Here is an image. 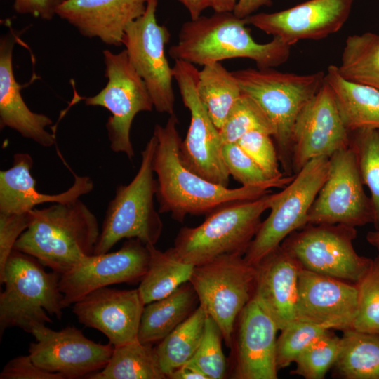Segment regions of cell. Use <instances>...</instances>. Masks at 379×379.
Listing matches in <instances>:
<instances>
[{
    "mask_svg": "<svg viewBox=\"0 0 379 379\" xmlns=\"http://www.w3.org/2000/svg\"><path fill=\"white\" fill-rule=\"evenodd\" d=\"M175 114L165 125L156 124L157 145L152 167L157 179L156 197L160 213L182 222L187 215L208 214L217 208L237 201L258 199L270 190L258 186L230 189L212 182L187 168L180 157L181 138Z\"/></svg>",
    "mask_w": 379,
    "mask_h": 379,
    "instance_id": "obj_1",
    "label": "cell"
},
{
    "mask_svg": "<svg viewBox=\"0 0 379 379\" xmlns=\"http://www.w3.org/2000/svg\"><path fill=\"white\" fill-rule=\"evenodd\" d=\"M244 19L232 12H215L185 22L178 41L168 50L174 60L204 66L233 58H248L258 68H274L286 62L291 46L279 38L265 44L252 37Z\"/></svg>",
    "mask_w": 379,
    "mask_h": 379,
    "instance_id": "obj_2",
    "label": "cell"
},
{
    "mask_svg": "<svg viewBox=\"0 0 379 379\" xmlns=\"http://www.w3.org/2000/svg\"><path fill=\"white\" fill-rule=\"evenodd\" d=\"M29 224L14 249L37 259L60 275L94 253L100 229L80 199L29 211Z\"/></svg>",
    "mask_w": 379,
    "mask_h": 379,
    "instance_id": "obj_3",
    "label": "cell"
},
{
    "mask_svg": "<svg viewBox=\"0 0 379 379\" xmlns=\"http://www.w3.org/2000/svg\"><path fill=\"white\" fill-rule=\"evenodd\" d=\"M243 93L265 112L273 128L280 166L285 176L293 175L292 135L295 121L324 81L325 74L281 72L274 68L232 71Z\"/></svg>",
    "mask_w": 379,
    "mask_h": 379,
    "instance_id": "obj_4",
    "label": "cell"
},
{
    "mask_svg": "<svg viewBox=\"0 0 379 379\" xmlns=\"http://www.w3.org/2000/svg\"><path fill=\"white\" fill-rule=\"evenodd\" d=\"M278 197L270 192L252 200L222 205L194 227H182L169 250L180 260L199 265L227 255L244 256L262 222L261 216Z\"/></svg>",
    "mask_w": 379,
    "mask_h": 379,
    "instance_id": "obj_5",
    "label": "cell"
},
{
    "mask_svg": "<svg viewBox=\"0 0 379 379\" xmlns=\"http://www.w3.org/2000/svg\"><path fill=\"white\" fill-rule=\"evenodd\" d=\"M60 274L46 272L35 258L13 250L8 257L0 283V336L7 328L17 327L30 333L38 325L52 323L48 314L60 319L63 294Z\"/></svg>",
    "mask_w": 379,
    "mask_h": 379,
    "instance_id": "obj_6",
    "label": "cell"
},
{
    "mask_svg": "<svg viewBox=\"0 0 379 379\" xmlns=\"http://www.w3.org/2000/svg\"><path fill=\"white\" fill-rule=\"evenodd\" d=\"M157 145L153 135L141 152V163L133 180L119 185L108 204L93 254H102L123 239H138L145 245H155L163 223L154 205L157 180L152 161Z\"/></svg>",
    "mask_w": 379,
    "mask_h": 379,
    "instance_id": "obj_7",
    "label": "cell"
},
{
    "mask_svg": "<svg viewBox=\"0 0 379 379\" xmlns=\"http://www.w3.org/2000/svg\"><path fill=\"white\" fill-rule=\"evenodd\" d=\"M256 267L244 256L227 255L194 266L190 282L199 306L220 327L231 347L237 318L254 294Z\"/></svg>",
    "mask_w": 379,
    "mask_h": 379,
    "instance_id": "obj_8",
    "label": "cell"
},
{
    "mask_svg": "<svg viewBox=\"0 0 379 379\" xmlns=\"http://www.w3.org/2000/svg\"><path fill=\"white\" fill-rule=\"evenodd\" d=\"M356 227L343 224H307L281 246L302 270L353 284L368 272L373 259L359 255L353 241Z\"/></svg>",
    "mask_w": 379,
    "mask_h": 379,
    "instance_id": "obj_9",
    "label": "cell"
},
{
    "mask_svg": "<svg viewBox=\"0 0 379 379\" xmlns=\"http://www.w3.org/2000/svg\"><path fill=\"white\" fill-rule=\"evenodd\" d=\"M329 158L310 160L297 173L270 207L244 255L256 266L267 255L279 246L292 232L307 224L309 211L328 173Z\"/></svg>",
    "mask_w": 379,
    "mask_h": 379,
    "instance_id": "obj_10",
    "label": "cell"
},
{
    "mask_svg": "<svg viewBox=\"0 0 379 379\" xmlns=\"http://www.w3.org/2000/svg\"><path fill=\"white\" fill-rule=\"evenodd\" d=\"M103 58L107 83L95 95L86 98L85 103L102 107L111 113L106 123L110 148L132 159L135 155L130 138L133 121L138 113L152 111L153 102L125 49L118 53L105 50Z\"/></svg>",
    "mask_w": 379,
    "mask_h": 379,
    "instance_id": "obj_11",
    "label": "cell"
},
{
    "mask_svg": "<svg viewBox=\"0 0 379 379\" xmlns=\"http://www.w3.org/2000/svg\"><path fill=\"white\" fill-rule=\"evenodd\" d=\"M172 69L182 102L190 112V124L180 147V159L202 178L227 187L230 175L222 157L220 133L197 91L199 70L182 60H175Z\"/></svg>",
    "mask_w": 379,
    "mask_h": 379,
    "instance_id": "obj_12",
    "label": "cell"
},
{
    "mask_svg": "<svg viewBox=\"0 0 379 379\" xmlns=\"http://www.w3.org/2000/svg\"><path fill=\"white\" fill-rule=\"evenodd\" d=\"M157 4L158 0H147L145 13L126 27L122 45L132 66L145 83L154 109L171 115L174 114V79L164 50L170 32L157 22Z\"/></svg>",
    "mask_w": 379,
    "mask_h": 379,
    "instance_id": "obj_13",
    "label": "cell"
},
{
    "mask_svg": "<svg viewBox=\"0 0 379 379\" xmlns=\"http://www.w3.org/2000/svg\"><path fill=\"white\" fill-rule=\"evenodd\" d=\"M371 200L351 147L329 157L327 178L309 211L307 224L360 227L373 222Z\"/></svg>",
    "mask_w": 379,
    "mask_h": 379,
    "instance_id": "obj_14",
    "label": "cell"
},
{
    "mask_svg": "<svg viewBox=\"0 0 379 379\" xmlns=\"http://www.w3.org/2000/svg\"><path fill=\"white\" fill-rule=\"evenodd\" d=\"M31 333L35 339L28 348L32 360L65 379L88 378L105 367L114 350L110 343L91 340L74 326L55 331L41 324Z\"/></svg>",
    "mask_w": 379,
    "mask_h": 379,
    "instance_id": "obj_15",
    "label": "cell"
},
{
    "mask_svg": "<svg viewBox=\"0 0 379 379\" xmlns=\"http://www.w3.org/2000/svg\"><path fill=\"white\" fill-rule=\"evenodd\" d=\"M147 246L129 239L115 252L93 254L60 275V290L66 308L89 293L113 284L140 282L149 264Z\"/></svg>",
    "mask_w": 379,
    "mask_h": 379,
    "instance_id": "obj_16",
    "label": "cell"
},
{
    "mask_svg": "<svg viewBox=\"0 0 379 379\" xmlns=\"http://www.w3.org/2000/svg\"><path fill=\"white\" fill-rule=\"evenodd\" d=\"M350 146V132L338 113L331 87L325 80L299 114L292 135L294 175L310 160L330 157Z\"/></svg>",
    "mask_w": 379,
    "mask_h": 379,
    "instance_id": "obj_17",
    "label": "cell"
},
{
    "mask_svg": "<svg viewBox=\"0 0 379 379\" xmlns=\"http://www.w3.org/2000/svg\"><path fill=\"white\" fill-rule=\"evenodd\" d=\"M354 0H309L274 13L244 18L288 46L301 40H319L338 32L347 20Z\"/></svg>",
    "mask_w": 379,
    "mask_h": 379,
    "instance_id": "obj_18",
    "label": "cell"
},
{
    "mask_svg": "<svg viewBox=\"0 0 379 379\" xmlns=\"http://www.w3.org/2000/svg\"><path fill=\"white\" fill-rule=\"evenodd\" d=\"M272 317L253 297L239 314L233 334L231 378L277 379V333Z\"/></svg>",
    "mask_w": 379,
    "mask_h": 379,
    "instance_id": "obj_19",
    "label": "cell"
},
{
    "mask_svg": "<svg viewBox=\"0 0 379 379\" xmlns=\"http://www.w3.org/2000/svg\"><path fill=\"white\" fill-rule=\"evenodd\" d=\"M358 310L356 284L300 268L296 321L345 331Z\"/></svg>",
    "mask_w": 379,
    "mask_h": 379,
    "instance_id": "obj_20",
    "label": "cell"
},
{
    "mask_svg": "<svg viewBox=\"0 0 379 379\" xmlns=\"http://www.w3.org/2000/svg\"><path fill=\"white\" fill-rule=\"evenodd\" d=\"M145 303L138 288L96 289L73 304L79 323L103 333L114 347L138 340Z\"/></svg>",
    "mask_w": 379,
    "mask_h": 379,
    "instance_id": "obj_21",
    "label": "cell"
},
{
    "mask_svg": "<svg viewBox=\"0 0 379 379\" xmlns=\"http://www.w3.org/2000/svg\"><path fill=\"white\" fill-rule=\"evenodd\" d=\"M147 0H65L56 15L84 36L119 46L128 25L145 11Z\"/></svg>",
    "mask_w": 379,
    "mask_h": 379,
    "instance_id": "obj_22",
    "label": "cell"
},
{
    "mask_svg": "<svg viewBox=\"0 0 379 379\" xmlns=\"http://www.w3.org/2000/svg\"><path fill=\"white\" fill-rule=\"evenodd\" d=\"M255 267L253 297L281 331L296 321L300 267L281 245Z\"/></svg>",
    "mask_w": 379,
    "mask_h": 379,
    "instance_id": "obj_23",
    "label": "cell"
},
{
    "mask_svg": "<svg viewBox=\"0 0 379 379\" xmlns=\"http://www.w3.org/2000/svg\"><path fill=\"white\" fill-rule=\"evenodd\" d=\"M33 159L28 153L13 155L12 166L0 171V213H25L45 203H67L90 193L94 187L88 176L74 172V182L67 190L56 194L41 193L32 175Z\"/></svg>",
    "mask_w": 379,
    "mask_h": 379,
    "instance_id": "obj_24",
    "label": "cell"
},
{
    "mask_svg": "<svg viewBox=\"0 0 379 379\" xmlns=\"http://www.w3.org/2000/svg\"><path fill=\"white\" fill-rule=\"evenodd\" d=\"M15 43V37L11 33L0 41V126L15 130L42 147H51L55 144V137L46 129L53 124L51 119L29 109L15 79L13 69Z\"/></svg>",
    "mask_w": 379,
    "mask_h": 379,
    "instance_id": "obj_25",
    "label": "cell"
},
{
    "mask_svg": "<svg viewBox=\"0 0 379 379\" xmlns=\"http://www.w3.org/2000/svg\"><path fill=\"white\" fill-rule=\"evenodd\" d=\"M325 80L331 88L343 124L349 132L379 130V91L344 79L336 65H331Z\"/></svg>",
    "mask_w": 379,
    "mask_h": 379,
    "instance_id": "obj_26",
    "label": "cell"
},
{
    "mask_svg": "<svg viewBox=\"0 0 379 379\" xmlns=\"http://www.w3.org/2000/svg\"><path fill=\"white\" fill-rule=\"evenodd\" d=\"M197 295L188 281L171 295L145 305L138 340L152 345L159 343L197 309Z\"/></svg>",
    "mask_w": 379,
    "mask_h": 379,
    "instance_id": "obj_27",
    "label": "cell"
},
{
    "mask_svg": "<svg viewBox=\"0 0 379 379\" xmlns=\"http://www.w3.org/2000/svg\"><path fill=\"white\" fill-rule=\"evenodd\" d=\"M334 375L344 379H379V333L343 331Z\"/></svg>",
    "mask_w": 379,
    "mask_h": 379,
    "instance_id": "obj_28",
    "label": "cell"
},
{
    "mask_svg": "<svg viewBox=\"0 0 379 379\" xmlns=\"http://www.w3.org/2000/svg\"><path fill=\"white\" fill-rule=\"evenodd\" d=\"M147 246L148 268L137 288L145 305L171 295L190 281L194 268L175 257L169 248L161 251L155 245Z\"/></svg>",
    "mask_w": 379,
    "mask_h": 379,
    "instance_id": "obj_29",
    "label": "cell"
},
{
    "mask_svg": "<svg viewBox=\"0 0 379 379\" xmlns=\"http://www.w3.org/2000/svg\"><path fill=\"white\" fill-rule=\"evenodd\" d=\"M152 344L138 340L114 347L104 368L88 379H165Z\"/></svg>",
    "mask_w": 379,
    "mask_h": 379,
    "instance_id": "obj_30",
    "label": "cell"
},
{
    "mask_svg": "<svg viewBox=\"0 0 379 379\" xmlns=\"http://www.w3.org/2000/svg\"><path fill=\"white\" fill-rule=\"evenodd\" d=\"M197 91L211 119L220 129L242 91L237 79L220 62L199 70Z\"/></svg>",
    "mask_w": 379,
    "mask_h": 379,
    "instance_id": "obj_31",
    "label": "cell"
},
{
    "mask_svg": "<svg viewBox=\"0 0 379 379\" xmlns=\"http://www.w3.org/2000/svg\"><path fill=\"white\" fill-rule=\"evenodd\" d=\"M337 68L346 80L379 91V35L365 32L348 36Z\"/></svg>",
    "mask_w": 379,
    "mask_h": 379,
    "instance_id": "obj_32",
    "label": "cell"
},
{
    "mask_svg": "<svg viewBox=\"0 0 379 379\" xmlns=\"http://www.w3.org/2000/svg\"><path fill=\"white\" fill-rule=\"evenodd\" d=\"M206 317L199 305L155 347L161 368L166 378L194 357L202 338Z\"/></svg>",
    "mask_w": 379,
    "mask_h": 379,
    "instance_id": "obj_33",
    "label": "cell"
},
{
    "mask_svg": "<svg viewBox=\"0 0 379 379\" xmlns=\"http://www.w3.org/2000/svg\"><path fill=\"white\" fill-rule=\"evenodd\" d=\"M353 150L364 186L370 192L373 225L379 230V130L360 129L350 132Z\"/></svg>",
    "mask_w": 379,
    "mask_h": 379,
    "instance_id": "obj_34",
    "label": "cell"
},
{
    "mask_svg": "<svg viewBox=\"0 0 379 379\" xmlns=\"http://www.w3.org/2000/svg\"><path fill=\"white\" fill-rule=\"evenodd\" d=\"M259 131L274 135L273 126L259 105L242 93L219 129L223 145L234 143L245 134Z\"/></svg>",
    "mask_w": 379,
    "mask_h": 379,
    "instance_id": "obj_35",
    "label": "cell"
},
{
    "mask_svg": "<svg viewBox=\"0 0 379 379\" xmlns=\"http://www.w3.org/2000/svg\"><path fill=\"white\" fill-rule=\"evenodd\" d=\"M222 157L230 175L241 186L284 188L294 178L293 175L272 178L237 142L223 145Z\"/></svg>",
    "mask_w": 379,
    "mask_h": 379,
    "instance_id": "obj_36",
    "label": "cell"
},
{
    "mask_svg": "<svg viewBox=\"0 0 379 379\" xmlns=\"http://www.w3.org/2000/svg\"><path fill=\"white\" fill-rule=\"evenodd\" d=\"M341 347V338L331 329L319 337L295 359L296 368L291 372L305 379H323L336 361Z\"/></svg>",
    "mask_w": 379,
    "mask_h": 379,
    "instance_id": "obj_37",
    "label": "cell"
},
{
    "mask_svg": "<svg viewBox=\"0 0 379 379\" xmlns=\"http://www.w3.org/2000/svg\"><path fill=\"white\" fill-rule=\"evenodd\" d=\"M221 330L216 322L207 316L200 344L192 359L187 363L197 368L208 379H222L226 376L227 360L222 351Z\"/></svg>",
    "mask_w": 379,
    "mask_h": 379,
    "instance_id": "obj_38",
    "label": "cell"
},
{
    "mask_svg": "<svg viewBox=\"0 0 379 379\" xmlns=\"http://www.w3.org/2000/svg\"><path fill=\"white\" fill-rule=\"evenodd\" d=\"M357 286L358 310L351 328L379 333V253Z\"/></svg>",
    "mask_w": 379,
    "mask_h": 379,
    "instance_id": "obj_39",
    "label": "cell"
},
{
    "mask_svg": "<svg viewBox=\"0 0 379 379\" xmlns=\"http://www.w3.org/2000/svg\"><path fill=\"white\" fill-rule=\"evenodd\" d=\"M328 330L324 326L295 321L280 331L276 346L278 369L288 367L295 362L305 349Z\"/></svg>",
    "mask_w": 379,
    "mask_h": 379,
    "instance_id": "obj_40",
    "label": "cell"
},
{
    "mask_svg": "<svg viewBox=\"0 0 379 379\" xmlns=\"http://www.w3.org/2000/svg\"><path fill=\"white\" fill-rule=\"evenodd\" d=\"M271 135L259 131H251L243 135L237 144L272 178L285 176L279 170V161Z\"/></svg>",
    "mask_w": 379,
    "mask_h": 379,
    "instance_id": "obj_41",
    "label": "cell"
},
{
    "mask_svg": "<svg viewBox=\"0 0 379 379\" xmlns=\"http://www.w3.org/2000/svg\"><path fill=\"white\" fill-rule=\"evenodd\" d=\"M29 212L25 213H0V274L20 235L29 224Z\"/></svg>",
    "mask_w": 379,
    "mask_h": 379,
    "instance_id": "obj_42",
    "label": "cell"
},
{
    "mask_svg": "<svg viewBox=\"0 0 379 379\" xmlns=\"http://www.w3.org/2000/svg\"><path fill=\"white\" fill-rule=\"evenodd\" d=\"M0 379H65L58 373L46 371L32 360L29 354L9 360L0 373Z\"/></svg>",
    "mask_w": 379,
    "mask_h": 379,
    "instance_id": "obj_43",
    "label": "cell"
},
{
    "mask_svg": "<svg viewBox=\"0 0 379 379\" xmlns=\"http://www.w3.org/2000/svg\"><path fill=\"white\" fill-rule=\"evenodd\" d=\"M65 0H14L13 8L18 13L51 20L58 7Z\"/></svg>",
    "mask_w": 379,
    "mask_h": 379,
    "instance_id": "obj_44",
    "label": "cell"
},
{
    "mask_svg": "<svg viewBox=\"0 0 379 379\" xmlns=\"http://www.w3.org/2000/svg\"><path fill=\"white\" fill-rule=\"evenodd\" d=\"M271 0H237L232 13L238 18L244 19L252 15L263 6H271Z\"/></svg>",
    "mask_w": 379,
    "mask_h": 379,
    "instance_id": "obj_45",
    "label": "cell"
},
{
    "mask_svg": "<svg viewBox=\"0 0 379 379\" xmlns=\"http://www.w3.org/2000/svg\"><path fill=\"white\" fill-rule=\"evenodd\" d=\"M170 379H208L197 368L190 364H184L168 375Z\"/></svg>",
    "mask_w": 379,
    "mask_h": 379,
    "instance_id": "obj_46",
    "label": "cell"
},
{
    "mask_svg": "<svg viewBox=\"0 0 379 379\" xmlns=\"http://www.w3.org/2000/svg\"><path fill=\"white\" fill-rule=\"evenodd\" d=\"M187 10L192 20L198 18L204 11L211 7V0H176Z\"/></svg>",
    "mask_w": 379,
    "mask_h": 379,
    "instance_id": "obj_47",
    "label": "cell"
},
{
    "mask_svg": "<svg viewBox=\"0 0 379 379\" xmlns=\"http://www.w3.org/2000/svg\"><path fill=\"white\" fill-rule=\"evenodd\" d=\"M237 0H211V8L215 12H232Z\"/></svg>",
    "mask_w": 379,
    "mask_h": 379,
    "instance_id": "obj_48",
    "label": "cell"
},
{
    "mask_svg": "<svg viewBox=\"0 0 379 379\" xmlns=\"http://www.w3.org/2000/svg\"><path fill=\"white\" fill-rule=\"evenodd\" d=\"M366 240L379 253V230L369 231L366 234Z\"/></svg>",
    "mask_w": 379,
    "mask_h": 379,
    "instance_id": "obj_49",
    "label": "cell"
}]
</instances>
